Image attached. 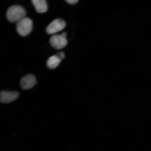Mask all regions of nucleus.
I'll use <instances>...</instances> for the list:
<instances>
[{
  "instance_id": "obj_1",
  "label": "nucleus",
  "mask_w": 151,
  "mask_h": 151,
  "mask_svg": "<svg viewBox=\"0 0 151 151\" xmlns=\"http://www.w3.org/2000/svg\"><path fill=\"white\" fill-rule=\"evenodd\" d=\"M26 15L25 9L21 6L13 5L7 11V18L11 22H17L25 17Z\"/></svg>"
},
{
  "instance_id": "obj_2",
  "label": "nucleus",
  "mask_w": 151,
  "mask_h": 151,
  "mask_svg": "<svg viewBox=\"0 0 151 151\" xmlns=\"http://www.w3.org/2000/svg\"><path fill=\"white\" fill-rule=\"evenodd\" d=\"M33 22L31 19L25 17L17 22V31L22 36H26L31 32L33 29Z\"/></svg>"
},
{
  "instance_id": "obj_3",
  "label": "nucleus",
  "mask_w": 151,
  "mask_h": 151,
  "mask_svg": "<svg viewBox=\"0 0 151 151\" xmlns=\"http://www.w3.org/2000/svg\"><path fill=\"white\" fill-rule=\"evenodd\" d=\"M66 23L61 19H57L53 21L46 28L47 32L49 35H53L65 28Z\"/></svg>"
},
{
  "instance_id": "obj_4",
  "label": "nucleus",
  "mask_w": 151,
  "mask_h": 151,
  "mask_svg": "<svg viewBox=\"0 0 151 151\" xmlns=\"http://www.w3.org/2000/svg\"><path fill=\"white\" fill-rule=\"evenodd\" d=\"M51 45L56 50H60L65 47L67 44V38L61 35H54L50 38Z\"/></svg>"
},
{
  "instance_id": "obj_5",
  "label": "nucleus",
  "mask_w": 151,
  "mask_h": 151,
  "mask_svg": "<svg viewBox=\"0 0 151 151\" xmlns=\"http://www.w3.org/2000/svg\"><path fill=\"white\" fill-rule=\"evenodd\" d=\"M37 83L36 78L35 76L28 74L21 79L20 84L22 89L28 90L33 87Z\"/></svg>"
},
{
  "instance_id": "obj_6",
  "label": "nucleus",
  "mask_w": 151,
  "mask_h": 151,
  "mask_svg": "<svg viewBox=\"0 0 151 151\" xmlns=\"http://www.w3.org/2000/svg\"><path fill=\"white\" fill-rule=\"evenodd\" d=\"M19 93L16 91H3L0 92V102L8 103L18 99Z\"/></svg>"
},
{
  "instance_id": "obj_7",
  "label": "nucleus",
  "mask_w": 151,
  "mask_h": 151,
  "mask_svg": "<svg viewBox=\"0 0 151 151\" xmlns=\"http://www.w3.org/2000/svg\"><path fill=\"white\" fill-rule=\"evenodd\" d=\"M32 1L38 13H43L48 10V5L45 0H33Z\"/></svg>"
},
{
  "instance_id": "obj_8",
  "label": "nucleus",
  "mask_w": 151,
  "mask_h": 151,
  "mask_svg": "<svg viewBox=\"0 0 151 151\" xmlns=\"http://www.w3.org/2000/svg\"><path fill=\"white\" fill-rule=\"evenodd\" d=\"M62 60L56 55L51 56L47 62V67L50 69H54L60 65Z\"/></svg>"
},
{
  "instance_id": "obj_9",
  "label": "nucleus",
  "mask_w": 151,
  "mask_h": 151,
  "mask_svg": "<svg viewBox=\"0 0 151 151\" xmlns=\"http://www.w3.org/2000/svg\"><path fill=\"white\" fill-rule=\"evenodd\" d=\"M55 55L62 60L63 59L65 58V54L63 52H58Z\"/></svg>"
},
{
  "instance_id": "obj_10",
  "label": "nucleus",
  "mask_w": 151,
  "mask_h": 151,
  "mask_svg": "<svg viewBox=\"0 0 151 151\" xmlns=\"http://www.w3.org/2000/svg\"><path fill=\"white\" fill-rule=\"evenodd\" d=\"M67 2L70 4H75L78 1V0H67Z\"/></svg>"
},
{
  "instance_id": "obj_11",
  "label": "nucleus",
  "mask_w": 151,
  "mask_h": 151,
  "mask_svg": "<svg viewBox=\"0 0 151 151\" xmlns=\"http://www.w3.org/2000/svg\"><path fill=\"white\" fill-rule=\"evenodd\" d=\"M61 35L62 36L66 38H67V33H66L65 32H63V33H62Z\"/></svg>"
}]
</instances>
